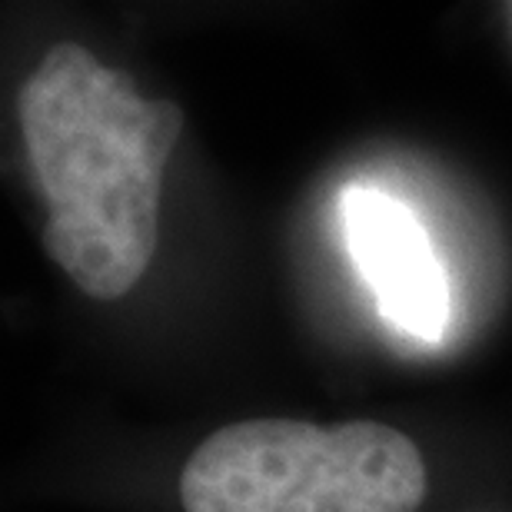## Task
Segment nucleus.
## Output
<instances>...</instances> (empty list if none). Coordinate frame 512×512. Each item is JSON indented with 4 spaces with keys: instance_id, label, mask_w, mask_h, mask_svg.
Listing matches in <instances>:
<instances>
[{
    "instance_id": "nucleus-1",
    "label": "nucleus",
    "mask_w": 512,
    "mask_h": 512,
    "mask_svg": "<svg viewBox=\"0 0 512 512\" xmlns=\"http://www.w3.org/2000/svg\"><path fill=\"white\" fill-rule=\"evenodd\" d=\"M17 114L47 200V256L94 300L127 296L157 250L163 167L183 110L60 40L24 80Z\"/></svg>"
},
{
    "instance_id": "nucleus-2",
    "label": "nucleus",
    "mask_w": 512,
    "mask_h": 512,
    "mask_svg": "<svg viewBox=\"0 0 512 512\" xmlns=\"http://www.w3.org/2000/svg\"><path fill=\"white\" fill-rule=\"evenodd\" d=\"M423 499L416 443L373 419H243L203 439L180 473L183 512H416Z\"/></svg>"
},
{
    "instance_id": "nucleus-3",
    "label": "nucleus",
    "mask_w": 512,
    "mask_h": 512,
    "mask_svg": "<svg viewBox=\"0 0 512 512\" xmlns=\"http://www.w3.org/2000/svg\"><path fill=\"white\" fill-rule=\"evenodd\" d=\"M346 233L383 316L399 330L436 340L446 330L449 293L419 220L393 197L360 190L346 197Z\"/></svg>"
}]
</instances>
